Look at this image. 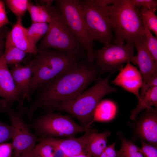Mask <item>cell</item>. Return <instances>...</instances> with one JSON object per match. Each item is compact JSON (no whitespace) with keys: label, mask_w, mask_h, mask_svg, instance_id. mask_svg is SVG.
I'll use <instances>...</instances> for the list:
<instances>
[{"label":"cell","mask_w":157,"mask_h":157,"mask_svg":"<svg viewBox=\"0 0 157 157\" xmlns=\"http://www.w3.org/2000/svg\"><path fill=\"white\" fill-rule=\"evenodd\" d=\"M99 74L94 63L79 62L41 87L36 99L26 108L25 114L31 119L39 108L74 99L97 80Z\"/></svg>","instance_id":"1"},{"label":"cell","mask_w":157,"mask_h":157,"mask_svg":"<svg viewBox=\"0 0 157 157\" xmlns=\"http://www.w3.org/2000/svg\"><path fill=\"white\" fill-rule=\"evenodd\" d=\"M110 73L106 78L99 76L94 85L82 92L76 98L67 101L59 103L46 108L49 111L58 110L66 112L73 116L86 129L91 125L95 109L101 99L108 94L117 92V89L109 83Z\"/></svg>","instance_id":"2"},{"label":"cell","mask_w":157,"mask_h":157,"mask_svg":"<svg viewBox=\"0 0 157 157\" xmlns=\"http://www.w3.org/2000/svg\"><path fill=\"white\" fill-rule=\"evenodd\" d=\"M79 60L61 52L52 49L39 50L29 63L35 68L28 88L22 97L30 100V95Z\"/></svg>","instance_id":"3"},{"label":"cell","mask_w":157,"mask_h":157,"mask_svg":"<svg viewBox=\"0 0 157 157\" xmlns=\"http://www.w3.org/2000/svg\"><path fill=\"white\" fill-rule=\"evenodd\" d=\"M107 9L114 34V44L126 41L133 44L144 35L141 17L138 9L129 0H113Z\"/></svg>","instance_id":"4"},{"label":"cell","mask_w":157,"mask_h":157,"mask_svg":"<svg viewBox=\"0 0 157 157\" xmlns=\"http://www.w3.org/2000/svg\"><path fill=\"white\" fill-rule=\"evenodd\" d=\"M49 24L48 31L40 42L39 50L54 49L79 60L85 59L84 49L60 14Z\"/></svg>","instance_id":"5"},{"label":"cell","mask_w":157,"mask_h":157,"mask_svg":"<svg viewBox=\"0 0 157 157\" xmlns=\"http://www.w3.org/2000/svg\"><path fill=\"white\" fill-rule=\"evenodd\" d=\"M57 8L86 53L85 61L95 62L93 40L87 27L78 0L56 1Z\"/></svg>","instance_id":"6"},{"label":"cell","mask_w":157,"mask_h":157,"mask_svg":"<svg viewBox=\"0 0 157 157\" xmlns=\"http://www.w3.org/2000/svg\"><path fill=\"white\" fill-rule=\"evenodd\" d=\"M28 126L34 130L40 138H72L87 129L76 124L69 116L55 113L52 111L36 118Z\"/></svg>","instance_id":"7"},{"label":"cell","mask_w":157,"mask_h":157,"mask_svg":"<svg viewBox=\"0 0 157 157\" xmlns=\"http://www.w3.org/2000/svg\"><path fill=\"white\" fill-rule=\"evenodd\" d=\"M82 13L92 39L104 44L113 40L112 29L107 6L97 3L95 0H80Z\"/></svg>","instance_id":"8"},{"label":"cell","mask_w":157,"mask_h":157,"mask_svg":"<svg viewBox=\"0 0 157 157\" xmlns=\"http://www.w3.org/2000/svg\"><path fill=\"white\" fill-rule=\"evenodd\" d=\"M26 108L24 107L15 110L5 100L0 99V112L8 116L13 129V156H17L25 151L33 149L36 142H39V138L31 131L24 119Z\"/></svg>","instance_id":"9"},{"label":"cell","mask_w":157,"mask_h":157,"mask_svg":"<svg viewBox=\"0 0 157 157\" xmlns=\"http://www.w3.org/2000/svg\"><path fill=\"white\" fill-rule=\"evenodd\" d=\"M133 44L124 42L104 46L102 48L94 51V64L99 74L114 73L123 68L122 64L128 61L136 65Z\"/></svg>","instance_id":"10"},{"label":"cell","mask_w":157,"mask_h":157,"mask_svg":"<svg viewBox=\"0 0 157 157\" xmlns=\"http://www.w3.org/2000/svg\"><path fill=\"white\" fill-rule=\"evenodd\" d=\"M93 130L89 128L85 130L83 135L77 138H39V142H43L51 145L53 148L60 150L65 156L70 157L86 154L88 153L86 150V146Z\"/></svg>","instance_id":"11"},{"label":"cell","mask_w":157,"mask_h":157,"mask_svg":"<svg viewBox=\"0 0 157 157\" xmlns=\"http://www.w3.org/2000/svg\"><path fill=\"white\" fill-rule=\"evenodd\" d=\"M134 131L141 140L157 147V110L147 109L135 124Z\"/></svg>","instance_id":"12"},{"label":"cell","mask_w":157,"mask_h":157,"mask_svg":"<svg viewBox=\"0 0 157 157\" xmlns=\"http://www.w3.org/2000/svg\"><path fill=\"white\" fill-rule=\"evenodd\" d=\"M133 44L137 51V54L135 56V62L142 77V85L148 82L157 72V64L147 48L144 35L135 40Z\"/></svg>","instance_id":"13"},{"label":"cell","mask_w":157,"mask_h":157,"mask_svg":"<svg viewBox=\"0 0 157 157\" xmlns=\"http://www.w3.org/2000/svg\"><path fill=\"white\" fill-rule=\"evenodd\" d=\"M0 54V97L12 106L17 102L22 106V96L17 89L7 64Z\"/></svg>","instance_id":"14"},{"label":"cell","mask_w":157,"mask_h":157,"mask_svg":"<svg viewBox=\"0 0 157 157\" xmlns=\"http://www.w3.org/2000/svg\"><path fill=\"white\" fill-rule=\"evenodd\" d=\"M116 78L111 83L121 87L140 99L139 91L142 85V79L140 71L137 67L128 61L126 66L122 68Z\"/></svg>","instance_id":"15"},{"label":"cell","mask_w":157,"mask_h":157,"mask_svg":"<svg viewBox=\"0 0 157 157\" xmlns=\"http://www.w3.org/2000/svg\"><path fill=\"white\" fill-rule=\"evenodd\" d=\"M5 43L10 44L27 53L35 55L39 51L37 47L33 46L30 42L21 18H17L16 23L7 34Z\"/></svg>","instance_id":"16"},{"label":"cell","mask_w":157,"mask_h":157,"mask_svg":"<svg viewBox=\"0 0 157 157\" xmlns=\"http://www.w3.org/2000/svg\"><path fill=\"white\" fill-rule=\"evenodd\" d=\"M35 71L34 67L29 63L25 65L20 64L12 66L10 72L16 86L22 97L28 88Z\"/></svg>","instance_id":"17"},{"label":"cell","mask_w":157,"mask_h":157,"mask_svg":"<svg viewBox=\"0 0 157 157\" xmlns=\"http://www.w3.org/2000/svg\"><path fill=\"white\" fill-rule=\"evenodd\" d=\"M27 11L30 13L32 23L49 24L60 14L58 8L52 5H35L30 1Z\"/></svg>","instance_id":"18"},{"label":"cell","mask_w":157,"mask_h":157,"mask_svg":"<svg viewBox=\"0 0 157 157\" xmlns=\"http://www.w3.org/2000/svg\"><path fill=\"white\" fill-rule=\"evenodd\" d=\"M110 134L109 131L98 133L97 130H93L86 146L87 152L92 157H99L107 146V138Z\"/></svg>","instance_id":"19"},{"label":"cell","mask_w":157,"mask_h":157,"mask_svg":"<svg viewBox=\"0 0 157 157\" xmlns=\"http://www.w3.org/2000/svg\"><path fill=\"white\" fill-rule=\"evenodd\" d=\"M154 106L157 107V86L149 89L138 101L136 107L131 111L130 117L135 120L140 113L144 109H148Z\"/></svg>","instance_id":"20"},{"label":"cell","mask_w":157,"mask_h":157,"mask_svg":"<svg viewBox=\"0 0 157 157\" xmlns=\"http://www.w3.org/2000/svg\"><path fill=\"white\" fill-rule=\"evenodd\" d=\"M117 108L114 103L108 100L101 101L97 105L91 124L96 121L107 122L114 118Z\"/></svg>","instance_id":"21"},{"label":"cell","mask_w":157,"mask_h":157,"mask_svg":"<svg viewBox=\"0 0 157 157\" xmlns=\"http://www.w3.org/2000/svg\"><path fill=\"white\" fill-rule=\"evenodd\" d=\"M5 45L2 56L6 63L12 66L20 64L27 53L10 44L5 42Z\"/></svg>","instance_id":"22"},{"label":"cell","mask_w":157,"mask_h":157,"mask_svg":"<svg viewBox=\"0 0 157 157\" xmlns=\"http://www.w3.org/2000/svg\"><path fill=\"white\" fill-rule=\"evenodd\" d=\"M121 142L119 150L116 151V157H144L140 149L131 140L125 139L121 134L118 133Z\"/></svg>","instance_id":"23"},{"label":"cell","mask_w":157,"mask_h":157,"mask_svg":"<svg viewBox=\"0 0 157 157\" xmlns=\"http://www.w3.org/2000/svg\"><path fill=\"white\" fill-rule=\"evenodd\" d=\"M49 28V24L38 23H32L30 26L26 28L27 36L33 46L37 47L38 42L45 36Z\"/></svg>","instance_id":"24"},{"label":"cell","mask_w":157,"mask_h":157,"mask_svg":"<svg viewBox=\"0 0 157 157\" xmlns=\"http://www.w3.org/2000/svg\"><path fill=\"white\" fill-rule=\"evenodd\" d=\"M138 10L141 19L146 24L150 31L157 36V17L155 13L143 7Z\"/></svg>","instance_id":"25"},{"label":"cell","mask_w":157,"mask_h":157,"mask_svg":"<svg viewBox=\"0 0 157 157\" xmlns=\"http://www.w3.org/2000/svg\"><path fill=\"white\" fill-rule=\"evenodd\" d=\"M29 1L28 0H6L5 2L10 10L17 17H22L27 10Z\"/></svg>","instance_id":"26"},{"label":"cell","mask_w":157,"mask_h":157,"mask_svg":"<svg viewBox=\"0 0 157 157\" xmlns=\"http://www.w3.org/2000/svg\"><path fill=\"white\" fill-rule=\"evenodd\" d=\"M142 21L144 27V35L147 48L155 62L157 64V37H154L153 35L145 22L142 20Z\"/></svg>","instance_id":"27"},{"label":"cell","mask_w":157,"mask_h":157,"mask_svg":"<svg viewBox=\"0 0 157 157\" xmlns=\"http://www.w3.org/2000/svg\"><path fill=\"white\" fill-rule=\"evenodd\" d=\"M33 150L36 157H54L52 147L42 142L35 145Z\"/></svg>","instance_id":"28"},{"label":"cell","mask_w":157,"mask_h":157,"mask_svg":"<svg viewBox=\"0 0 157 157\" xmlns=\"http://www.w3.org/2000/svg\"><path fill=\"white\" fill-rule=\"evenodd\" d=\"M135 7H143L155 13L157 10V1L154 0H129Z\"/></svg>","instance_id":"29"},{"label":"cell","mask_w":157,"mask_h":157,"mask_svg":"<svg viewBox=\"0 0 157 157\" xmlns=\"http://www.w3.org/2000/svg\"><path fill=\"white\" fill-rule=\"evenodd\" d=\"M13 131L12 126L0 121V144L12 139Z\"/></svg>","instance_id":"30"},{"label":"cell","mask_w":157,"mask_h":157,"mask_svg":"<svg viewBox=\"0 0 157 157\" xmlns=\"http://www.w3.org/2000/svg\"><path fill=\"white\" fill-rule=\"evenodd\" d=\"M141 151L145 157H157V147L141 140Z\"/></svg>","instance_id":"31"},{"label":"cell","mask_w":157,"mask_h":157,"mask_svg":"<svg viewBox=\"0 0 157 157\" xmlns=\"http://www.w3.org/2000/svg\"><path fill=\"white\" fill-rule=\"evenodd\" d=\"M13 147L12 142L0 144V157H12Z\"/></svg>","instance_id":"32"},{"label":"cell","mask_w":157,"mask_h":157,"mask_svg":"<svg viewBox=\"0 0 157 157\" xmlns=\"http://www.w3.org/2000/svg\"><path fill=\"white\" fill-rule=\"evenodd\" d=\"M10 24L6 14L4 1L0 0V30L5 25Z\"/></svg>","instance_id":"33"},{"label":"cell","mask_w":157,"mask_h":157,"mask_svg":"<svg viewBox=\"0 0 157 157\" xmlns=\"http://www.w3.org/2000/svg\"><path fill=\"white\" fill-rule=\"evenodd\" d=\"M156 86H157V72L152 76L148 82L141 85L140 94V98L143 95L145 92L149 89Z\"/></svg>","instance_id":"34"},{"label":"cell","mask_w":157,"mask_h":157,"mask_svg":"<svg viewBox=\"0 0 157 157\" xmlns=\"http://www.w3.org/2000/svg\"><path fill=\"white\" fill-rule=\"evenodd\" d=\"M116 143V142L115 141L107 146L99 157H116V151L115 148Z\"/></svg>","instance_id":"35"},{"label":"cell","mask_w":157,"mask_h":157,"mask_svg":"<svg viewBox=\"0 0 157 157\" xmlns=\"http://www.w3.org/2000/svg\"><path fill=\"white\" fill-rule=\"evenodd\" d=\"M33 149L25 151L19 155L13 156L12 157H36Z\"/></svg>","instance_id":"36"},{"label":"cell","mask_w":157,"mask_h":157,"mask_svg":"<svg viewBox=\"0 0 157 157\" xmlns=\"http://www.w3.org/2000/svg\"><path fill=\"white\" fill-rule=\"evenodd\" d=\"M98 4L103 6H107L112 4L113 0H95Z\"/></svg>","instance_id":"37"},{"label":"cell","mask_w":157,"mask_h":157,"mask_svg":"<svg viewBox=\"0 0 157 157\" xmlns=\"http://www.w3.org/2000/svg\"><path fill=\"white\" fill-rule=\"evenodd\" d=\"M41 2V5H43L47 6H50L52 5V3L54 0H41L40 1Z\"/></svg>","instance_id":"38"},{"label":"cell","mask_w":157,"mask_h":157,"mask_svg":"<svg viewBox=\"0 0 157 157\" xmlns=\"http://www.w3.org/2000/svg\"><path fill=\"white\" fill-rule=\"evenodd\" d=\"M64 157H92L88 153L86 154H82L74 156H73L70 157H67L64 156Z\"/></svg>","instance_id":"39"},{"label":"cell","mask_w":157,"mask_h":157,"mask_svg":"<svg viewBox=\"0 0 157 157\" xmlns=\"http://www.w3.org/2000/svg\"><path fill=\"white\" fill-rule=\"evenodd\" d=\"M4 32L2 31V29L0 30V38Z\"/></svg>","instance_id":"40"}]
</instances>
